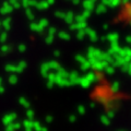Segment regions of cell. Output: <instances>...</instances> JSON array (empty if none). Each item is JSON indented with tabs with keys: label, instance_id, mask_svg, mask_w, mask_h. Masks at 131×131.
<instances>
[]
</instances>
